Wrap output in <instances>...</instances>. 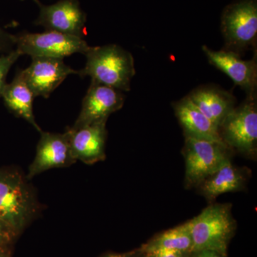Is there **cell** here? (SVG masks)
I'll list each match as a JSON object with an SVG mask.
<instances>
[{
  "instance_id": "cell-1",
  "label": "cell",
  "mask_w": 257,
  "mask_h": 257,
  "mask_svg": "<svg viewBox=\"0 0 257 257\" xmlns=\"http://www.w3.org/2000/svg\"><path fill=\"white\" fill-rule=\"evenodd\" d=\"M28 180L18 171H0V222L17 236L36 217L40 207Z\"/></svg>"
},
{
  "instance_id": "cell-2",
  "label": "cell",
  "mask_w": 257,
  "mask_h": 257,
  "mask_svg": "<svg viewBox=\"0 0 257 257\" xmlns=\"http://www.w3.org/2000/svg\"><path fill=\"white\" fill-rule=\"evenodd\" d=\"M85 66L78 71L81 77H90L92 82L130 90L131 81L136 73L135 60L128 51L116 45L90 47L86 52Z\"/></svg>"
},
{
  "instance_id": "cell-3",
  "label": "cell",
  "mask_w": 257,
  "mask_h": 257,
  "mask_svg": "<svg viewBox=\"0 0 257 257\" xmlns=\"http://www.w3.org/2000/svg\"><path fill=\"white\" fill-rule=\"evenodd\" d=\"M231 204H212L189 220L193 250H211L227 257L237 224Z\"/></svg>"
},
{
  "instance_id": "cell-4",
  "label": "cell",
  "mask_w": 257,
  "mask_h": 257,
  "mask_svg": "<svg viewBox=\"0 0 257 257\" xmlns=\"http://www.w3.org/2000/svg\"><path fill=\"white\" fill-rule=\"evenodd\" d=\"M231 151L226 144L185 137V187H197L231 160Z\"/></svg>"
},
{
  "instance_id": "cell-5",
  "label": "cell",
  "mask_w": 257,
  "mask_h": 257,
  "mask_svg": "<svg viewBox=\"0 0 257 257\" xmlns=\"http://www.w3.org/2000/svg\"><path fill=\"white\" fill-rule=\"evenodd\" d=\"M221 30L226 50L240 55L256 47L257 0H236L227 5L221 14Z\"/></svg>"
},
{
  "instance_id": "cell-6",
  "label": "cell",
  "mask_w": 257,
  "mask_h": 257,
  "mask_svg": "<svg viewBox=\"0 0 257 257\" xmlns=\"http://www.w3.org/2000/svg\"><path fill=\"white\" fill-rule=\"evenodd\" d=\"M221 140L231 150L256 160L257 155L256 94L248 95L219 126Z\"/></svg>"
},
{
  "instance_id": "cell-7",
  "label": "cell",
  "mask_w": 257,
  "mask_h": 257,
  "mask_svg": "<svg viewBox=\"0 0 257 257\" xmlns=\"http://www.w3.org/2000/svg\"><path fill=\"white\" fill-rule=\"evenodd\" d=\"M15 49L22 55L33 57L62 59L82 53L85 55L90 48L81 37L60 32L46 31L42 33L22 32L15 35Z\"/></svg>"
},
{
  "instance_id": "cell-8",
  "label": "cell",
  "mask_w": 257,
  "mask_h": 257,
  "mask_svg": "<svg viewBox=\"0 0 257 257\" xmlns=\"http://www.w3.org/2000/svg\"><path fill=\"white\" fill-rule=\"evenodd\" d=\"M40 15L35 25L46 30L81 37L85 35L87 15L81 8L78 0H60L55 4L39 3Z\"/></svg>"
},
{
  "instance_id": "cell-9",
  "label": "cell",
  "mask_w": 257,
  "mask_h": 257,
  "mask_svg": "<svg viewBox=\"0 0 257 257\" xmlns=\"http://www.w3.org/2000/svg\"><path fill=\"white\" fill-rule=\"evenodd\" d=\"M124 95L121 91L91 82L82 103L80 112L72 128L107 121L112 113L122 108Z\"/></svg>"
},
{
  "instance_id": "cell-10",
  "label": "cell",
  "mask_w": 257,
  "mask_h": 257,
  "mask_svg": "<svg viewBox=\"0 0 257 257\" xmlns=\"http://www.w3.org/2000/svg\"><path fill=\"white\" fill-rule=\"evenodd\" d=\"M25 69H20L24 80L35 96L48 98L70 74H78L62 59L33 57Z\"/></svg>"
},
{
  "instance_id": "cell-11",
  "label": "cell",
  "mask_w": 257,
  "mask_h": 257,
  "mask_svg": "<svg viewBox=\"0 0 257 257\" xmlns=\"http://www.w3.org/2000/svg\"><path fill=\"white\" fill-rule=\"evenodd\" d=\"M36 155L29 167L28 180L51 169L69 167L75 163L71 152L67 132L62 134L41 132Z\"/></svg>"
},
{
  "instance_id": "cell-12",
  "label": "cell",
  "mask_w": 257,
  "mask_h": 257,
  "mask_svg": "<svg viewBox=\"0 0 257 257\" xmlns=\"http://www.w3.org/2000/svg\"><path fill=\"white\" fill-rule=\"evenodd\" d=\"M202 50L209 63L229 76L236 85L247 93L248 95L256 94V56L252 60H243L240 55L231 51H214L205 45L202 47Z\"/></svg>"
},
{
  "instance_id": "cell-13",
  "label": "cell",
  "mask_w": 257,
  "mask_h": 257,
  "mask_svg": "<svg viewBox=\"0 0 257 257\" xmlns=\"http://www.w3.org/2000/svg\"><path fill=\"white\" fill-rule=\"evenodd\" d=\"M106 124V121H103L67 130L74 160L86 165H94L105 160Z\"/></svg>"
},
{
  "instance_id": "cell-14",
  "label": "cell",
  "mask_w": 257,
  "mask_h": 257,
  "mask_svg": "<svg viewBox=\"0 0 257 257\" xmlns=\"http://www.w3.org/2000/svg\"><path fill=\"white\" fill-rule=\"evenodd\" d=\"M173 108L183 128L184 137L224 143L219 128L198 109L188 96L174 103Z\"/></svg>"
},
{
  "instance_id": "cell-15",
  "label": "cell",
  "mask_w": 257,
  "mask_h": 257,
  "mask_svg": "<svg viewBox=\"0 0 257 257\" xmlns=\"http://www.w3.org/2000/svg\"><path fill=\"white\" fill-rule=\"evenodd\" d=\"M248 172L226 161L215 173L208 177L197 187L198 192L209 202L224 193L239 192L246 187Z\"/></svg>"
},
{
  "instance_id": "cell-16",
  "label": "cell",
  "mask_w": 257,
  "mask_h": 257,
  "mask_svg": "<svg viewBox=\"0 0 257 257\" xmlns=\"http://www.w3.org/2000/svg\"><path fill=\"white\" fill-rule=\"evenodd\" d=\"M187 96L198 109L219 128L226 116L235 108L232 94L219 88H197Z\"/></svg>"
},
{
  "instance_id": "cell-17",
  "label": "cell",
  "mask_w": 257,
  "mask_h": 257,
  "mask_svg": "<svg viewBox=\"0 0 257 257\" xmlns=\"http://www.w3.org/2000/svg\"><path fill=\"white\" fill-rule=\"evenodd\" d=\"M1 97L3 98L5 106L13 114L26 120L41 133L33 112V101L36 96L24 80L20 69L17 72L13 80L5 84Z\"/></svg>"
},
{
  "instance_id": "cell-18",
  "label": "cell",
  "mask_w": 257,
  "mask_h": 257,
  "mask_svg": "<svg viewBox=\"0 0 257 257\" xmlns=\"http://www.w3.org/2000/svg\"><path fill=\"white\" fill-rule=\"evenodd\" d=\"M145 253L159 250H177L191 252L193 241L189 221L154 236L140 246Z\"/></svg>"
},
{
  "instance_id": "cell-19",
  "label": "cell",
  "mask_w": 257,
  "mask_h": 257,
  "mask_svg": "<svg viewBox=\"0 0 257 257\" xmlns=\"http://www.w3.org/2000/svg\"><path fill=\"white\" fill-rule=\"evenodd\" d=\"M22 54L15 49L13 52L0 57V97L6 83L7 77L13 64L20 58Z\"/></svg>"
},
{
  "instance_id": "cell-20",
  "label": "cell",
  "mask_w": 257,
  "mask_h": 257,
  "mask_svg": "<svg viewBox=\"0 0 257 257\" xmlns=\"http://www.w3.org/2000/svg\"><path fill=\"white\" fill-rule=\"evenodd\" d=\"M15 35L0 28V54L6 55L15 50Z\"/></svg>"
},
{
  "instance_id": "cell-21",
  "label": "cell",
  "mask_w": 257,
  "mask_h": 257,
  "mask_svg": "<svg viewBox=\"0 0 257 257\" xmlns=\"http://www.w3.org/2000/svg\"><path fill=\"white\" fill-rule=\"evenodd\" d=\"M16 237L18 236L11 230L0 222V250L11 247Z\"/></svg>"
},
{
  "instance_id": "cell-22",
  "label": "cell",
  "mask_w": 257,
  "mask_h": 257,
  "mask_svg": "<svg viewBox=\"0 0 257 257\" xmlns=\"http://www.w3.org/2000/svg\"><path fill=\"white\" fill-rule=\"evenodd\" d=\"M190 252L177 251V250H159L152 252L145 253L144 257H189Z\"/></svg>"
},
{
  "instance_id": "cell-23",
  "label": "cell",
  "mask_w": 257,
  "mask_h": 257,
  "mask_svg": "<svg viewBox=\"0 0 257 257\" xmlns=\"http://www.w3.org/2000/svg\"><path fill=\"white\" fill-rule=\"evenodd\" d=\"M145 252L142 250V248L139 247L132 251H126V252L116 253V252H107L103 253L99 257H144Z\"/></svg>"
},
{
  "instance_id": "cell-24",
  "label": "cell",
  "mask_w": 257,
  "mask_h": 257,
  "mask_svg": "<svg viewBox=\"0 0 257 257\" xmlns=\"http://www.w3.org/2000/svg\"><path fill=\"white\" fill-rule=\"evenodd\" d=\"M189 257H226L211 250H194L189 253Z\"/></svg>"
},
{
  "instance_id": "cell-25",
  "label": "cell",
  "mask_w": 257,
  "mask_h": 257,
  "mask_svg": "<svg viewBox=\"0 0 257 257\" xmlns=\"http://www.w3.org/2000/svg\"><path fill=\"white\" fill-rule=\"evenodd\" d=\"M12 251L11 247L5 248V249L0 250V257H11Z\"/></svg>"
},
{
  "instance_id": "cell-26",
  "label": "cell",
  "mask_w": 257,
  "mask_h": 257,
  "mask_svg": "<svg viewBox=\"0 0 257 257\" xmlns=\"http://www.w3.org/2000/svg\"><path fill=\"white\" fill-rule=\"evenodd\" d=\"M22 1H25V0H22ZM34 2H35V3H36L37 5L39 4V3H40V1H39V0H33Z\"/></svg>"
}]
</instances>
